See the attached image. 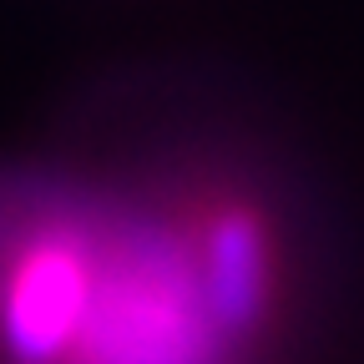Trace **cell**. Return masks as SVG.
<instances>
[{
	"mask_svg": "<svg viewBox=\"0 0 364 364\" xmlns=\"http://www.w3.org/2000/svg\"><path fill=\"white\" fill-rule=\"evenodd\" d=\"M203 263V203L167 213L0 177V364H233Z\"/></svg>",
	"mask_w": 364,
	"mask_h": 364,
	"instance_id": "1",
	"label": "cell"
}]
</instances>
